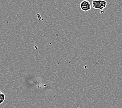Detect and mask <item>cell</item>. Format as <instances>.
<instances>
[{"label":"cell","instance_id":"cell-3","mask_svg":"<svg viewBox=\"0 0 122 108\" xmlns=\"http://www.w3.org/2000/svg\"><path fill=\"white\" fill-rule=\"evenodd\" d=\"M5 96L4 94L1 93L0 94V104H1L3 103L4 101H5Z\"/></svg>","mask_w":122,"mask_h":108},{"label":"cell","instance_id":"cell-1","mask_svg":"<svg viewBox=\"0 0 122 108\" xmlns=\"http://www.w3.org/2000/svg\"><path fill=\"white\" fill-rule=\"evenodd\" d=\"M92 4L93 8L102 10L106 7L107 2L105 0H93Z\"/></svg>","mask_w":122,"mask_h":108},{"label":"cell","instance_id":"cell-4","mask_svg":"<svg viewBox=\"0 0 122 108\" xmlns=\"http://www.w3.org/2000/svg\"><path fill=\"white\" fill-rule=\"evenodd\" d=\"M1 91H0V94H1Z\"/></svg>","mask_w":122,"mask_h":108},{"label":"cell","instance_id":"cell-2","mask_svg":"<svg viewBox=\"0 0 122 108\" xmlns=\"http://www.w3.org/2000/svg\"><path fill=\"white\" fill-rule=\"evenodd\" d=\"M80 7L82 11L87 12L91 9L90 3L87 0H84L80 3Z\"/></svg>","mask_w":122,"mask_h":108}]
</instances>
